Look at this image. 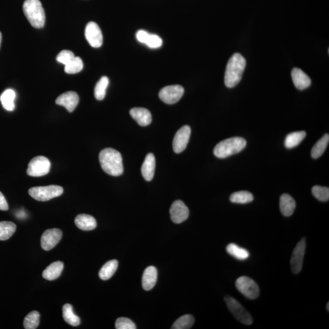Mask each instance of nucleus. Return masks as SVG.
<instances>
[{"label": "nucleus", "instance_id": "obj_1", "mask_svg": "<svg viewBox=\"0 0 329 329\" xmlns=\"http://www.w3.org/2000/svg\"><path fill=\"white\" fill-rule=\"evenodd\" d=\"M99 160L103 171L112 177H119L123 173V159L120 153L112 148L100 152Z\"/></svg>", "mask_w": 329, "mask_h": 329}, {"label": "nucleus", "instance_id": "obj_2", "mask_svg": "<svg viewBox=\"0 0 329 329\" xmlns=\"http://www.w3.org/2000/svg\"><path fill=\"white\" fill-rule=\"evenodd\" d=\"M246 65V59L241 54L236 53L232 55L225 71L224 83L227 88H234L240 82Z\"/></svg>", "mask_w": 329, "mask_h": 329}, {"label": "nucleus", "instance_id": "obj_3", "mask_svg": "<svg viewBox=\"0 0 329 329\" xmlns=\"http://www.w3.org/2000/svg\"><path fill=\"white\" fill-rule=\"evenodd\" d=\"M26 17L34 28H42L45 24V14L40 0H26L23 6Z\"/></svg>", "mask_w": 329, "mask_h": 329}, {"label": "nucleus", "instance_id": "obj_4", "mask_svg": "<svg viewBox=\"0 0 329 329\" xmlns=\"http://www.w3.org/2000/svg\"><path fill=\"white\" fill-rule=\"evenodd\" d=\"M246 146V141L241 137H232L221 141L213 150L216 157L224 158L237 154Z\"/></svg>", "mask_w": 329, "mask_h": 329}, {"label": "nucleus", "instance_id": "obj_5", "mask_svg": "<svg viewBox=\"0 0 329 329\" xmlns=\"http://www.w3.org/2000/svg\"><path fill=\"white\" fill-rule=\"evenodd\" d=\"M63 189L59 186L36 187L29 190V194L34 200L39 201H47L62 195Z\"/></svg>", "mask_w": 329, "mask_h": 329}, {"label": "nucleus", "instance_id": "obj_6", "mask_svg": "<svg viewBox=\"0 0 329 329\" xmlns=\"http://www.w3.org/2000/svg\"><path fill=\"white\" fill-rule=\"evenodd\" d=\"M224 301L226 302L228 309L239 322L245 325L252 324V316L240 303L230 296H226L224 298Z\"/></svg>", "mask_w": 329, "mask_h": 329}, {"label": "nucleus", "instance_id": "obj_7", "mask_svg": "<svg viewBox=\"0 0 329 329\" xmlns=\"http://www.w3.org/2000/svg\"><path fill=\"white\" fill-rule=\"evenodd\" d=\"M51 162L44 156H37L28 164L27 174L32 177H40L47 175L50 171Z\"/></svg>", "mask_w": 329, "mask_h": 329}, {"label": "nucleus", "instance_id": "obj_8", "mask_svg": "<svg viewBox=\"0 0 329 329\" xmlns=\"http://www.w3.org/2000/svg\"><path fill=\"white\" fill-rule=\"evenodd\" d=\"M235 286L237 290L246 298L250 299L258 298L260 290L258 285L252 279L242 276L236 280Z\"/></svg>", "mask_w": 329, "mask_h": 329}, {"label": "nucleus", "instance_id": "obj_9", "mask_svg": "<svg viewBox=\"0 0 329 329\" xmlns=\"http://www.w3.org/2000/svg\"><path fill=\"white\" fill-rule=\"evenodd\" d=\"M184 89L181 86L173 85L164 87L159 92L158 96L163 102L168 105L177 103L183 97Z\"/></svg>", "mask_w": 329, "mask_h": 329}, {"label": "nucleus", "instance_id": "obj_10", "mask_svg": "<svg viewBox=\"0 0 329 329\" xmlns=\"http://www.w3.org/2000/svg\"><path fill=\"white\" fill-rule=\"evenodd\" d=\"M305 249V238H302L297 244L296 246L293 251L292 256H291L290 261L291 269L294 274H298L302 270Z\"/></svg>", "mask_w": 329, "mask_h": 329}, {"label": "nucleus", "instance_id": "obj_11", "mask_svg": "<svg viewBox=\"0 0 329 329\" xmlns=\"http://www.w3.org/2000/svg\"><path fill=\"white\" fill-rule=\"evenodd\" d=\"M85 37L91 47L94 48L102 47L103 42L102 32L96 23L94 22L88 23L86 27Z\"/></svg>", "mask_w": 329, "mask_h": 329}, {"label": "nucleus", "instance_id": "obj_12", "mask_svg": "<svg viewBox=\"0 0 329 329\" xmlns=\"http://www.w3.org/2000/svg\"><path fill=\"white\" fill-rule=\"evenodd\" d=\"M191 135V128L189 126H184L179 129L173 139V150L179 154L186 149Z\"/></svg>", "mask_w": 329, "mask_h": 329}, {"label": "nucleus", "instance_id": "obj_13", "mask_svg": "<svg viewBox=\"0 0 329 329\" xmlns=\"http://www.w3.org/2000/svg\"><path fill=\"white\" fill-rule=\"evenodd\" d=\"M62 232L59 229H48L43 233L41 237V247L45 251H50L61 240Z\"/></svg>", "mask_w": 329, "mask_h": 329}, {"label": "nucleus", "instance_id": "obj_14", "mask_svg": "<svg viewBox=\"0 0 329 329\" xmlns=\"http://www.w3.org/2000/svg\"><path fill=\"white\" fill-rule=\"evenodd\" d=\"M170 213L173 223L180 224L189 218V209L183 201L177 200L172 204Z\"/></svg>", "mask_w": 329, "mask_h": 329}, {"label": "nucleus", "instance_id": "obj_15", "mask_svg": "<svg viewBox=\"0 0 329 329\" xmlns=\"http://www.w3.org/2000/svg\"><path fill=\"white\" fill-rule=\"evenodd\" d=\"M79 102L78 95L73 91H69L60 95L56 100L57 105L62 106L69 112L74 111Z\"/></svg>", "mask_w": 329, "mask_h": 329}, {"label": "nucleus", "instance_id": "obj_16", "mask_svg": "<svg viewBox=\"0 0 329 329\" xmlns=\"http://www.w3.org/2000/svg\"><path fill=\"white\" fill-rule=\"evenodd\" d=\"M136 39L138 42L143 43L151 49L160 48L163 44L162 39L156 34H149L145 30L137 32Z\"/></svg>", "mask_w": 329, "mask_h": 329}, {"label": "nucleus", "instance_id": "obj_17", "mask_svg": "<svg viewBox=\"0 0 329 329\" xmlns=\"http://www.w3.org/2000/svg\"><path fill=\"white\" fill-rule=\"evenodd\" d=\"M291 77L294 86L300 91L305 90L311 85V79L301 69L294 68L291 71Z\"/></svg>", "mask_w": 329, "mask_h": 329}, {"label": "nucleus", "instance_id": "obj_18", "mask_svg": "<svg viewBox=\"0 0 329 329\" xmlns=\"http://www.w3.org/2000/svg\"><path fill=\"white\" fill-rule=\"evenodd\" d=\"M130 115L141 126H148L152 122L151 112L148 109L135 108L130 111Z\"/></svg>", "mask_w": 329, "mask_h": 329}, {"label": "nucleus", "instance_id": "obj_19", "mask_svg": "<svg viewBox=\"0 0 329 329\" xmlns=\"http://www.w3.org/2000/svg\"><path fill=\"white\" fill-rule=\"evenodd\" d=\"M155 168L154 155L152 153H149L147 154L141 169V174L146 181H151L154 178Z\"/></svg>", "mask_w": 329, "mask_h": 329}, {"label": "nucleus", "instance_id": "obj_20", "mask_svg": "<svg viewBox=\"0 0 329 329\" xmlns=\"http://www.w3.org/2000/svg\"><path fill=\"white\" fill-rule=\"evenodd\" d=\"M157 280V270L154 267L150 266L146 268L142 277V287L146 291L152 289L155 286Z\"/></svg>", "mask_w": 329, "mask_h": 329}, {"label": "nucleus", "instance_id": "obj_21", "mask_svg": "<svg viewBox=\"0 0 329 329\" xmlns=\"http://www.w3.org/2000/svg\"><path fill=\"white\" fill-rule=\"evenodd\" d=\"M76 226L80 230H92L97 227L96 219L93 216L87 214H80L74 219Z\"/></svg>", "mask_w": 329, "mask_h": 329}, {"label": "nucleus", "instance_id": "obj_22", "mask_svg": "<svg viewBox=\"0 0 329 329\" xmlns=\"http://www.w3.org/2000/svg\"><path fill=\"white\" fill-rule=\"evenodd\" d=\"M63 269V263L60 261L52 263L46 268L42 273L43 278L48 281H54L61 275Z\"/></svg>", "mask_w": 329, "mask_h": 329}, {"label": "nucleus", "instance_id": "obj_23", "mask_svg": "<svg viewBox=\"0 0 329 329\" xmlns=\"http://www.w3.org/2000/svg\"><path fill=\"white\" fill-rule=\"evenodd\" d=\"M295 208L296 202L290 195H281L280 198V209L283 215L285 216L292 215Z\"/></svg>", "mask_w": 329, "mask_h": 329}, {"label": "nucleus", "instance_id": "obj_24", "mask_svg": "<svg viewBox=\"0 0 329 329\" xmlns=\"http://www.w3.org/2000/svg\"><path fill=\"white\" fill-rule=\"evenodd\" d=\"M118 262L117 260H112L103 265L101 268L99 272V276L101 279L106 281L113 276L117 270Z\"/></svg>", "mask_w": 329, "mask_h": 329}, {"label": "nucleus", "instance_id": "obj_25", "mask_svg": "<svg viewBox=\"0 0 329 329\" xmlns=\"http://www.w3.org/2000/svg\"><path fill=\"white\" fill-rule=\"evenodd\" d=\"M63 317L65 321L73 327L79 325L80 320L73 312V307L70 304H66L62 307Z\"/></svg>", "mask_w": 329, "mask_h": 329}, {"label": "nucleus", "instance_id": "obj_26", "mask_svg": "<svg viewBox=\"0 0 329 329\" xmlns=\"http://www.w3.org/2000/svg\"><path fill=\"white\" fill-rule=\"evenodd\" d=\"M16 229V225L13 222H0V240L5 241L10 239L15 233Z\"/></svg>", "mask_w": 329, "mask_h": 329}, {"label": "nucleus", "instance_id": "obj_27", "mask_svg": "<svg viewBox=\"0 0 329 329\" xmlns=\"http://www.w3.org/2000/svg\"><path fill=\"white\" fill-rule=\"evenodd\" d=\"M228 254L239 261H244L249 258L250 253L244 248H241L235 243L228 244L226 248Z\"/></svg>", "mask_w": 329, "mask_h": 329}, {"label": "nucleus", "instance_id": "obj_28", "mask_svg": "<svg viewBox=\"0 0 329 329\" xmlns=\"http://www.w3.org/2000/svg\"><path fill=\"white\" fill-rule=\"evenodd\" d=\"M306 136L305 131L294 132L289 134L285 140V146L287 148L291 149L299 145Z\"/></svg>", "mask_w": 329, "mask_h": 329}, {"label": "nucleus", "instance_id": "obj_29", "mask_svg": "<svg viewBox=\"0 0 329 329\" xmlns=\"http://www.w3.org/2000/svg\"><path fill=\"white\" fill-rule=\"evenodd\" d=\"M16 98V93L12 89L5 91L0 97V100L4 108L8 111H13L15 109L14 100Z\"/></svg>", "mask_w": 329, "mask_h": 329}, {"label": "nucleus", "instance_id": "obj_30", "mask_svg": "<svg viewBox=\"0 0 329 329\" xmlns=\"http://www.w3.org/2000/svg\"><path fill=\"white\" fill-rule=\"evenodd\" d=\"M329 142L328 134H325L324 136L320 138L317 142L311 149V157L313 158H317L321 156L325 150L327 148Z\"/></svg>", "mask_w": 329, "mask_h": 329}, {"label": "nucleus", "instance_id": "obj_31", "mask_svg": "<svg viewBox=\"0 0 329 329\" xmlns=\"http://www.w3.org/2000/svg\"><path fill=\"white\" fill-rule=\"evenodd\" d=\"M254 200L252 193L247 191H240L232 193L230 196V201L233 203L247 204Z\"/></svg>", "mask_w": 329, "mask_h": 329}, {"label": "nucleus", "instance_id": "obj_32", "mask_svg": "<svg viewBox=\"0 0 329 329\" xmlns=\"http://www.w3.org/2000/svg\"><path fill=\"white\" fill-rule=\"evenodd\" d=\"M195 318L191 314H185L176 321L172 325L173 329H189L194 324Z\"/></svg>", "mask_w": 329, "mask_h": 329}, {"label": "nucleus", "instance_id": "obj_33", "mask_svg": "<svg viewBox=\"0 0 329 329\" xmlns=\"http://www.w3.org/2000/svg\"><path fill=\"white\" fill-rule=\"evenodd\" d=\"M109 84V78L106 76H103L97 83L94 91L95 97L97 100L102 101L105 98Z\"/></svg>", "mask_w": 329, "mask_h": 329}, {"label": "nucleus", "instance_id": "obj_34", "mask_svg": "<svg viewBox=\"0 0 329 329\" xmlns=\"http://www.w3.org/2000/svg\"><path fill=\"white\" fill-rule=\"evenodd\" d=\"M39 323V313L37 311H33L25 317L24 325L26 329H35L38 327Z\"/></svg>", "mask_w": 329, "mask_h": 329}, {"label": "nucleus", "instance_id": "obj_35", "mask_svg": "<svg viewBox=\"0 0 329 329\" xmlns=\"http://www.w3.org/2000/svg\"><path fill=\"white\" fill-rule=\"evenodd\" d=\"M83 62L79 57L75 56L70 62L65 65V72L67 74H75L79 73L83 70Z\"/></svg>", "mask_w": 329, "mask_h": 329}, {"label": "nucleus", "instance_id": "obj_36", "mask_svg": "<svg viewBox=\"0 0 329 329\" xmlns=\"http://www.w3.org/2000/svg\"><path fill=\"white\" fill-rule=\"evenodd\" d=\"M313 195L320 201L326 202L329 200V189L328 187L316 186L311 190Z\"/></svg>", "mask_w": 329, "mask_h": 329}, {"label": "nucleus", "instance_id": "obj_37", "mask_svg": "<svg viewBox=\"0 0 329 329\" xmlns=\"http://www.w3.org/2000/svg\"><path fill=\"white\" fill-rule=\"evenodd\" d=\"M115 328L117 329H136V325L134 322L127 317H121L115 322Z\"/></svg>", "mask_w": 329, "mask_h": 329}, {"label": "nucleus", "instance_id": "obj_38", "mask_svg": "<svg viewBox=\"0 0 329 329\" xmlns=\"http://www.w3.org/2000/svg\"><path fill=\"white\" fill-rule=\"evenodd\" d=\"M74 57L73 52L69 50H63L57 55L56 59L57 62L65 65L70 62Z\"/></svg>", "mask_w": 329, "mask_h": 329}, {"label": "nucleus", "instance_id": "obj_39", "mask_svg": "<svg viewBox=\"0 0 329 329\" xmlns=\"http://www.w3.org/2000/svg\"><path fill=\"white\" fill-rule=\"evenodd\" d=\"M9 209L8 204L7 200L3 193L0 192V210L7 211Z\"/></svg>", "mask_w": 329, "mask_h": 329}, {"label": "nucleus", "instance_id": "obj_40", "mask_svg": "<svg viewBox=\"0 0 329 329\" xmlns=\"http://www.w3.org/2000/svg\"><path fill=\"white\" fill-rule=\"evenodd\" d=\"M2 40V35L1 32H0V46H1Z\"/></svg>", "mask_w": 329, "mask_h": 329}, {"label": "nucleus", "instance_id": "obj_41", "mask_svg": "<svg viewBox=\"0 0 329 329\" xmlns=\"http://www.w3.org/2000/svg\"><path fill=\"white\" fill-rule=\"evenodd\" d=\"M326 308H327V311H329V303H327V305H326Z\"/></svg>", "mask_w": 329, "mask_h": 329}]
</instances>
